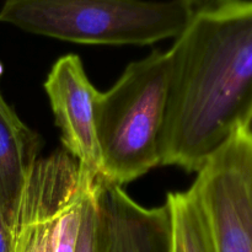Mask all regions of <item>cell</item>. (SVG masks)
I'll return each mask as SVG.
<instances>
[{
	"instance_id": "obj_1",
	"label": "cell",
	"mask_w": 252,
	"mask_h": 252,
	"mask_svg": "<svg viewBox=\"0 0 252 252\" xmlns=\"http://www.w3.org/2000/svg\"><path fill=\"white\" fill-rule=\"evenodd\" d=\"M169 51L160 165L198 172L252 113V0L196 7Z\"/></svg>"
},
{
	"instance_id": "obj_2",
	"label": "cell",
	"mask_w": 252,
	"mask_h": 252,
	"mask_svg": "<svg viewBox=\"0 0 252 252\" xmlns=\"http://www.w3.org/2000/svg\"><path fill=\"white\" fill-rule=\"evenodd\" d=\"M171 79L170 51H153L126 66L96 100L101 179L121 186L159 166Z\"/></svg>"
},
{
	"instance_id": "obj_3",
	"label": "cell",
	"mask_w": 252,
	"mask_h": 252,
	"mask_svg": "<svg viewBox=\"0 0 252 252\" xmlns=\"http://www.w3.org/2000/svg\"><path fill=\"white\" fill-rule=\"evenodd\" d=\"M193 7L181 0H4L0 22L94 46H148L176 38Z\"/></svg>"
},
{
	"instance_id": "obj_4",
	"label": "cell",
	"mask_w": 252,
	"mask_h": 252,
	"mask_svg": "<svg viewBox=\"0 0 252 252\" xmlns=\"http://www.w3.org/2000/svg\"><path fill=\"white\" fill-rule=\"evenodd\" d=\"M189 189L216 252H252V135L245 127L208 158Z\"/></svg>"
},
{
	"instance_id": "obj_5",
	"label": "cell",
	"mask_w": 252,
	"mask_h": 252,
	"mask_svg": "<svg viewBox=\"0 0 252 252\" xmlns=\"http://www.w3.org/2000/svg\"><path fill=\"white\" fill-rule=\"evenodd\" d=\"M44 91L48 96L63 150L91 179L101 177L95 110L100 91L91 84L78 54H65L52 65Z\"/></svg>"
},
{
	"instance_id": "obj_6",
	"label": "cell",
	"mask_w": 252,
	"mask_h": 252,
	"mask_svg": "<svg viewBox=\"0 0 252 252\" xmlns=\"http://www.w3.org/2000/svg\"><path fill=\"white\" fill-rule=\"evenodd\" d=\"M88 177L64 150L37 161L12 224L15 252H53L57 217Z\"/></svg>"
},
{
	"instance_id": "obj_7",
	"label": "cell",
	"mask_w": 252,
	"mask_h": 252,
	"mask_svg": "<svg viewBox=\"0 0 252 252\" xmlns=\"http://www.w3.org/2000/svg\"><path fill=\"white\" fill-rule=\"evenodd\" d=\"M97 201L106 223L103 252H169L171 228L166 204L145 208L123 187L101 177Z\"/></svg>"
},
{
	"instance_id": "obj_8",
	"label": "cell",
	"mask_w": 252,
	"mask_h": 252,
	"mask_svg": "<svg viewBox=\"0 0 252 252\" xmlns=\"http://www.w3.org/2000/svg\"><path fill=\"white\" fill-rule=\"evenodd\" d=\"M39 150V135L20 120L0 94V211L11 229Z\"/></svg>"
},
{
	"instance_id": "obj_9",
	"label": "cell",
	"mask_w": 252,
	"mask_h": 252,
	"mask_svg": "<svg viewBox=\"0 0 252 252\" xmlns=\"http://www.w3.org/2000/svg\"><path fill=\"white\" fill-rule=\"evenodd\" d=\"M165 204L171 228L169 252H216L206 218L191 189L171 192Z\"/></svg>"
},
{
	"instance_id": "obj_10",
	"label": "cell",
	"mask_w": 252,
	"mask_h": 252,
	"mask_svg": "<svg viewBox=\"0 0 252 252\" xmlns=\"http://www.w3.org/2000/svg\"><path fill=\"white\" fill-rule=\"evenodd\" d=\"M97 180L89 184L84 196L75 252L105 250L106 223L97 201Z\"/></svg>"
},
{
	"instance_id": "obj_11",
	"label": "cell",
	"mask_w": 252,
	"mask_h": 252,
	"mask_svg": "<svg viewBox=\"0 0 252 252\" xmlns=\"http://www.w3.org/2000/svg\"><path fill=\"white\" fill-rule=\"evenodd\" d=\"M93 181L95 180L88 177L62 207L54 228L53 252H75L80 228L83 199L89 184Z\"/></svg>"
},
{
	"instance_id": "obj_12",
	"label": "cell",
	"mask_w": 252,
	"mask_h": 252,
	"mask_svg": "<svg viewBox=\"0 0 252 252\" xmlns=\"http://www.w3.org/2000/svg\"><path fill=\"white\" fill-rule=\"evenodd\" d=\"M0 252H15L11 226L7 224L0 211Z\"/></svg>"
},
{
	"instance_id": "obj_13",
	"label": "cell",
	"mask_w": 252,
	"mask_h": 252,
	"mask_svg": "<svg viewBox=\"0 0 252 252\" xmlns=\"http://www.w3.org/2000/svg\"><path fill=\"white\" fill-rule=\"evenodd\" d=\"M181 1L186 2V4H189V6H192L193 9H196V7L201 6V5L206 4L207 1H209V0H181Z\"/></svg>"
},
{
	"instance_id": "obj_14",
	"label": "cell",
	"mask_w": 252,
	"mask_h": 252,
	"mask_svg": "<svg viewBox=\"0 0 252 252\" xmlns=\"http://www.w3.org/2000/svg\"><path fill=\"white\" fill-rule=\"evenodd\" d=\"M245 128L249 130V133H250V134L252 135V113H251L250 118H249V122H248V125H246Z\"/></svg>"
},
{
	"instance_id": "obj_15",
	"label": "cell",
	"mask_w": 252,
	"mask_h": 252,
	"mask_svg": "<svg viewBox=\"0 0 252 252\" xmlns=\"http://www.w3.org/2000/svg\"><path fill=\"white\" fill-rule=\"evenodd\" d=\"M2 74V65H1V63H0V75H1Z\"/></svg>"
}]
</instances>
